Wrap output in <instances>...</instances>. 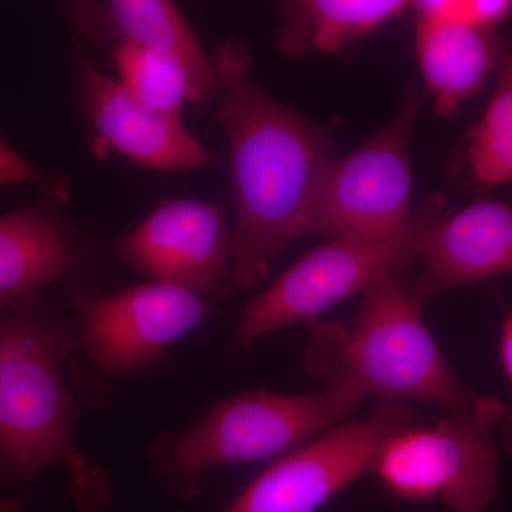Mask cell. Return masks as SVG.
Wrapping results in <instances>:
<instances>
[{
    "label": "cell",
    "mask_w": 512,
    "mask_h": 512,
    "mask_svg": "<svg viewBox=\"0 0 512 512\" xmlns=\"http://www.w3.org/2000/svg\"><path fill=\"white\" fill-rule=\"evenodd\" d=\"M511 16L510 0H460L458 9V20L487 30H493Z\"/></svg>",
    "instance_id": "ffe728a7"
},
{
    "label": "cell",
    "mask_w": 512,
    "mask_h": 512,
    "mask_svg": "<svg viewBox=\"0 0 512 512\" xmlns=\"http://www.w3.org/2000/svg\"><path fill=\"white\" fill-rule=\"evenodd\" d=\"M0 185H28L43 197L67 204L73 181L69 175L52 173L32 163L0 138Z\"/></svg>",
    "instance_id": "d6986e66"
},
{
    "label": "cell",
    "mask_w": 512,
    "mask_h": 512,
    "mask_svg": "<svg viewBox=\"0 0 512 512\" xmlns=\"http://www.w3.org/2000/svg\"><path fill=\"white\" fill-rule=\"evenodd\" d=\"M69 305L82 352L73 373L86 390L156 365L168 357L171 343L210 315L205 299L157 282L84 296Z\"/></svg>",
    "instance_id": "52a82bcc"
},
{
    "label": "cell",
    "mask_w": 512,
    "mask_h": 512,
    "mask_svg": "<svg viewBox=\"0 0 512 512\" xmlns=\"http://www.w3.org/2000/svg\"><path fill=\"white\" fill-rule=\"evenodd\" d=\"M0 512H22V507L16 500H0Z\"/></svg>",
    "instance_id": "7402d4cb"
},
{
    "label": "cell",
    "mask_w": 512,
    "mask_h": 512,
    "mask_svg": "<svg viewBox=\"0 0 512 512\" xmlns=\"http://www.w3.org/2000/svg\"><path fill=\"white\" fill-rule=\"evenodd\" d=\"M416 255L417 242L329 238L289 266L242 311L235 348H251L268 333L363 295L387 276L400 274Z\"/></svg>",
    "instance_id": "9c48e42d"
},
{
    "label": "cell",
    "mask_w": 512,
    "mask_h": 512,
    "mask_svg": "<svg viewBox=\"0 0 512 512\" xmlns=\"http://www.w3.org/2000/svg\"><path fill=\"white\" fill-rule=\"evenodd\" d=\"M80 106L97 154L109 151L163 174L210 167V151L185 126L183 117L150 109L101 72L89 56L74 50Z\"/></svg>",
    "instance_id": "7c38bea8"
},
{
    "label": "cell",
    "mask_w": 512,
    "mask_h": 512,
    "mask_svg": "<svg viewBox=\"0 0 512 512\" xmlns=\"http://www.w3.org/2000/svg\"><path fill=\"white\" fill-rule=\"evenodd\" d=\"M498 353L503 366L504 375L512 389V308L507 306L504 311L503 322L498 340ZM497 429H500L501 440L508 453L512 454V407H505L504 416L501 417Z\"/></svg>",
    "instance_id": "44dd1931"
},
{
    "label": "cell",
    "mask_w": 512,
    "mask_h": 512,
    "mask_svg": "<svg viewBox=\"0 0 512 512\" xmlns=\"http://www.w3.org/2000/svg\"><path fill=\"white\" fill-rule=\"evenodd\" d=\"M215 120L227 137L237 221L232 286L254 288L293 239L306 235L335 128L306 119L265 92L251 53L229 39L212 55Z\"/></svg>",
    "instance_id": "6da1fadb"
},
{
    "label": "cell",
    "mask_w": 512,
    "mask_h": 512,
    "mask_svg": "<svg viewBox=\"0 0 512 512\" xmlns=\"http://www.w3.org/2000/svg\"><path fill=\"white\" fill-rule=\"evenodd\" d=\"M423 271L413 292L423 301L436 293L512 274V205L483 200L417 232Z\"/></svg>",
    "instance_id": "4fadbf2b"
},
{
    "label": "cell",
    "mask_w": 512,
    "mask_h": 512,
    "mask_svg": "<svg viewBox=\"0 0 512 512\" xmlns=\"http://www.w3.org/2000/svg\"><path fill=\"white\" fill-rule=\"evenodd\" d=\"M416 53L434 109L443 117L453 116L484 86L501 55L493 30L458 19H419Z\"/></svg>",
    "instance_id": "9a60e30c"
},
{
    "label": "cell",
    "mask_w": 512,
    "mask_h": 512,
    "mask_svg": "<svg viewBox=\"0 0 512 512\" xmlns=\"http://www.w3.org/2000/svg\"><path fill=\"white\" fill-rule=\"evenodd\" d=\"M355 409L329 389L239 393L215 404L180 436L160 434L148 447V461L161 483L180 497L194 498L210 468L276 460L338 426Z\"/></svg>",
    "instance_id": "277c9868"
},
{
    "label": "cell",
    "mask_w": 512,
    "mask_h": 512,
    "mask_svg": "<svg viewBox=\"0 0 512 512\" xmlns=\"http://www.w3.org/2000/svg\"><path fill=\"white\" fill-rule=\"evenodd\" d=\"M306 369L325 389L357 407L377 402H424L460 413L477 393L463 383L424 320L423 301L390 275L363 293L352 326L328 322L313 329Z\"/></svg>",
    "instance_id": "3957f363"
},
{
    "label": "cell",
    "mask_w": 512,
    "mask_h": 512,
    "mask_svg": "<svg viewBox=\"0 0 512 512\" xmlns=\"http://www.w3.org/2000/svg\"><path fill=\"white\" fill-rule=\"evenodd\" d=\"M109 49L111 66L120 74L119 82L150 109L181 116L185 104H205L190 72L174 57L133 43Z\"/></svg>",
    "instance_id": "e0dca14e"
},
{
    "label": "cell",
    "mask_w": 512,
    "mask_h": 512,
    "mask_svg": "<svg viewBox=\"0 0 512 512\" xmlns=\"http://www.w3.org/2000/svg\"><path fill=\"white\" fill-rule=\"evenodd\" d=\"M493 97L470 134L467 160L478 183L512 181V47L498 59Z\"/></svg>",
    "instance_id": "ac0fdd59"
},
{
    "label": "cell",
    "mask_w": 512,
    "mask_h": 512,
    "mask_svg": "<svg viewBox=\"0 0 512 512\" xmlns=\"http://www.w3.org/2000/svg\"><path fill=\"white\" fill-rule=\"evenodd\" d=\"M64 205L39 195L0 215V309L32 308L42 289L56 284L67 303L96 295L103 255Z\"/></svg>",
    "instance_id": "30bf717a"
},
{
    "label": "cell",
    "mask_w": 512,
    "mask_h": 512,
    "mask_svg": "<svg viewBox=\"0 0 512 512\" xmlns=\"http://www.w3.org/2000/svg\"><path fill=\"white\" fill-rule=\"evenodd\" d=\"M402 0H298L281 8L275 43L282 53L298 57L309 50L335 53L402 15Z\"/></svg>",
    "instance_id": "2e32d148"
},
{
    "label": "cell",
    "mask_w": 512,
    "mask_h": 512,
    "mask_svg": "<svg viewBox=\"0 0 512 512\" xmlns=\"http://www.w3.org/2000/svg\"><path fill=\"white\" fill-rule=\"evenodd\" d=\"M420 96L407 87L389 123L348 156L330 161L306 234L417 242L410 222V134Z\"/></svg>",
    "instance_id": "8992f818"
},
{
    "label": "cell",
    "mask_w": 512,
    "mask_h": 512,
    "mask_svg": "<svg viewBox=\"0 0 512 512\" xmlns=\"http://www.w3.org/2000/svg\"><path fill=\"white\" fill-rule=\"evenodd\" d=\"M114 254L151 282L221 298L232 286V235L220 207L165 198L114 244Z\"/></svg>",
    "instance_id": "8fae6325"
},
{
    "label": "cell",
    "mask_w": 512,
    "mask_h": 512,
    "mask_svg": "<svg viewBox=\"0 0 512 512\" xmlns=\"http://www.w3.org/2000/svg\"><path fill=\"white\" fill-rule=\"evenodd\" d=\"M67 22L94 46L146 47L184 64L205 103L217 92L214 59L205 53L181 9L167 0H82L66 8Z\"/></svg>",
    "instance_id": "5bb4252c"
},
{
    "label": "cell",
    "mask_w": 512,
    "mask_h": 512,
    "mask_svg": "<svg viewBox=\"0 0 512 512\" xmlns=\"http://www.w3.org/2000/svg\"><path fill=\"white\" fill-rule=\"evenodd\" d=\"M417 417L409 402H377L276 458L222 512H315L357 478L372 473L383 444Z\"/></svg>",
    "instance_id": "ba28073f"
},
{
    "label": "cell",
    "mask_w": 512,
    "mask_h": 512,
    "mask_svg": "<svg viewBox=\"0 0 512 512\" xmlns=\"http://www.w3.org/2000/svg\"><path fill=\"white\" fill-rule=\"evenodd\" d=\"M74 349V326L55 303L0 309V483L62 464L76 510L100 512L113 493L77 440L79 404L63 375Z\"/></svg>",
    "instance_id": "7a4b0ae2"
},
{
    "label": "cell",
    "mask_w": 512,
    "mask_h": 512,
    "mask_svg": "<svg viewBox=\"0 0 512 512\" xmlns=\"http://www.w3.org/2000/svg\"><path fill=\"white\" fill-rule=\"evenodd\" d=\"M505 404L477 394L468 409L433 426L407 427L383 444L373 466L390 494L439 501L456 512H480L494 500L500 457L493 439Z\"/></svg>",
    "instance_id": "5b68a950"
}]
</instances>
